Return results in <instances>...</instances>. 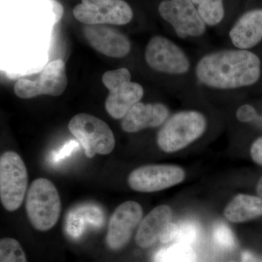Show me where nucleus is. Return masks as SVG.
I'll return each instance as SVG.
<instances>
[{
    "label": "nucleus",
    "instance_id": "a211bd4d",
    "mask_svg": "<svg viewBox=\"0 0 262 262\" xmlns=\"http://www.w3.org/2000/svg\"><path fill=\"white\" fill-rule=\"evenodd\" d=\"M224 214L232 223H244L262 216V200L259 196L239 194L226 206Z\"/></svg>",
    "mask_w": 262,
    "mask_h": 262
},
{
    "label": "nucleus",
    "instance_id": "0eeeda50",
    "mask_svg": "<svg viewBox=\"0 0 262 262\" xmlns=\"http://www.w3.org/2000/svg\"><path fill=\"white\" fill-rule=\"evenodd\" d=\"M144 58L150 68L160 73L182 75L190 69V61L185 52L163 36H155L149 39Z\"/></svg>",
    "mask_w": 262,
    "mask_h": 262
},
{
    "label": "nucleus",
    "instance_id": "2eb2a0df",
    "mask_svg": "<svg viewBox=\"0 0 262 262\" xmlns=\"http://www.w3.org/2000/svg\"><path fill=\"white\" fill-rule=\"evenodd\" d=\"M170 115L166 105L161 103L139 102L129 110L122 119V128L125 132L136 133L160 126L165 123Z\"/></svg>",
    "mask_w": 262,
    "mask_h": 262
},
{
    "label": "nucleus",
    "instance_id": "b1692460",
    "mask_svg": "<svg viewBox=\"0 0 262 262\" xmlns=\"http://www.w3.org/2000/svg\"><path fill=\"white\" fill-rule=\"evenodd\" d=\"M236 117L239 122L252 123L262 130V115H258L252 105H241L236 112Z\"/></svg>",
    "mask_w": 262,
    "mask_h": 262
},
{
    "label": "nucleus",
    "instance_id": "c85d7f7f",
    "mask_svg": "<svg viewBox=\"0 0 262 262\" xmlns=\"http://www.w3.org/2000/svg\"><path fill=\"white\" fill-rule=\"evenodd\" d=\"M242 262H262V259L250 251H246L242 253Z\"/></svg>",
    "mask_w": 262,
    "mask_h": 262
},
{
    "label": "nucleus",
    "instance_id": "ddd939ff",
    "mask_svg": "<svg viewBox=\"0 0 262 262\" xmlns=\"http://www.w3.org/2000/svg\"><path fill=\"white\" fill-rule=\"evenodd\" d=\"M83 32L91 47L105 56L123 58L130 53V40L117 29L104 25H86Z\"/></svg>",
    "mask_w": 262,
    "mask_h": 262
},
{
    "label": "nucleus",
    "instance_id": "39448f33",
    "mask_svg": "<svg viewBox=\"0 0 262 262\" xmlns=\"http://www.w3.org/2000/svg\"><path fill=\"white\" fill-rule=\"evenodd\" d=\"M68 128L89 158L96 155L110 154L115 148L113 130L106 122L94 115L84 113L75 115L69 122Z\"/></svg>",
    "mask_w": 262,
    "mask_h": 262
},
{
    "label": "nucleus",
    "instance_id": "dca6fc26",
    "mask_svg": "<svg viewBox=\"0 0 262 262\" xmlns=\"http://www.w3.org/2000/svg\"><path fill=\"white\" fill-rule=\"evenodd\" d=\"M235 48L249 50L262 41V9L246 12L236 21L229 33Z\"/></svg>",
    "mask_w": 262,
    "mask_h": 262
},
{
    "label": "nucleus",
    "instance_id": "423d86ee",
    "mask_svg": "<svg viewBox=\"0 0 262 262\" xmlns=\"http://www.w3.org/2000/svg\"><path fill=\"white\" fill-rule=\"evenodd\" d=\"M28 184L25 163L16 152L8 151L0 158V199L8 211L21 206Z\"/></svg>",
    "mask_w": 262,
    "mask_h": 262
},
{
    "label": "nucleus",
    "instance_id": "9d476101",
    "mask_svg": "<svg viewBox=\"0 0 262 262\" xmlns=\"http://www.w3.org/2000/svg\"><path fill=\"white\" fill-rule=\"evenodd\" d=\"M64 61L57 59L48 63L37 80L20 79L15 82L14 92L20 98H31L41 95L61 96L67 87Z\"/></svg>",
    "mask_w": 262,
    "mask_h": 262
},
{
    "label": "nucleus",
    "instance_id": "f03ea898",
    "mask_svg": "<svg viewBox=\"0 0 262 262\" xmlns=\"http://www.w3.org/2000/svg\"><path fill=\"white\" fill-rule=\"evenodd\" d=\"M206 128L207 119L203 113L184 110L168 117L158 133L157 142L165 152H176L201 138Z\"/></svg>",
    "mask_w": 262,
    "mask_h": 262
},
{
    "label": "nucleus",
    "instance_id": "f3484780",
    "mask_svg": "<svg viewBox=\"0 0 262 262\" xmlns=\"http://www.w3.org/2000/svg\"><path fill=\"white\" fill-rule=\"evenodd\" d=\"M172 215L171 208L167 205H160L148 213L141 221L136 232L138 246L146 248L155 244L171 222Z\"/></svg>",
    "mask_w": 262,
    "mask_h": 262
},
{
    "label": "nucleus",
    "instance_id": "6ab92c4d",
    "mask_svg": "<svg viewBox=\"0 0 262 262\" xmlns=\"http://www.w3.org/2000/svg\"><path fill=\"white\" fill-rule=\"evenodd\" d=\"M154 262H198V256L192 246L176 243L155 253Z\"/></svg>",
    "mask_w": 262,
    "mask_h": 262
},
{
    "label": "nucleus",
    "instance_id": "7ed1b4c3",
    "mask_svg": "<svg viewBox=\"0 0 262 262\" xmlns=\"http://www.w3.org/2000/svg\"><path fill=\"white\" fill-rule=\"evenodd\" d=\"M26 209L31 224L37 230L53 228L61 214V203L56 186L47 179H36L27 192Z\"/></svg>",
    "mask_w": 262,
    "mask_h": 262
},
{
    "label": "nucleus",
    "instance_id": "f257e3e1",
    "mask_svg": "<svg viewBox=\"0 0 262 262\" xmlns=\"http://www.w3.org/2000/svg\"><path fill=\"white\" fill-rule=\"evenodd\" d=\"M261 61L248 51L225 49L211 52L196 63V79L210 89L229 91L256 84L261 77Z\"/></svg>",
    "mask_w": 262,
    "mask_h": 262
},
{
    "label": "nucleus",
    "instance_id": "9b49d317",
    "mask_svg": "<svg viewBox=\"0 0 262 262\" xmlns=\"http://www.w3.org/2000/svg\"><path fill=\"white\" fill-rule=\"evenodd\" d=\"M185 179V171L172 165H149L136 168L129 175L131 189L140 192H155L180 184Z\"/></svg>",
    "mask_w": 262,
    "mask_h": 262
},
{
    "label": "nucleus",
    "instance_id": "f8f14e48",
    "mask_svg": "<svg viewBox=\"0 0 262 262\" xmlns=\"http://www.w3.org/2000/svg\"><path fill=\"white\" fill-rule=\"evenodd\" d=\"M143 209L139 203L127 201L115 210L108 224L106 243L113 250L121 249L130 239L134 229L140 225Z\"/></svg>",
    "mask_w": 262,
    "mask_h": 262
},
{
    "label": "nucleus",
    "instance_id": "c756f323",
    "mask_svg": "<svg viewBox=\"0 0 262 262\" xmlns=\"http://www.w3.org/2000/svg\"><path fill=\"white\" fill-rule=\"evenodd\" d=\"M256 191H257L258 196L262 200V177L260 178L259 181H258Z\"/></svg>",
    "mask_w": 262,
    "mask_h": 262
},
{
    "label": "nucleus",
    "instance_id": "6e6552de",
    "mask_svg": "<svg viewBox=\"0 0 262 262\" xmlns=\"http://www.w3.org/2000/svg\"><path fill=\"white\" fill-rule=\"evenodd\" d=\"M74 16L85 25H125L133 18L130 5L123 0H82Z\"/></svg>",
    "mask_w": 262,
    "mask_h": 262
},
{
    "label": "nucleus",
    "instance_id": "20e7f679",
    "mask_svg": "<svg viewBox=\"0 0 262 262\" xmlns=\"http://www.w3.org/2000/svg\"><path fill=\"white\" fill-rule=\"evenodd\" d=\"M102 82L110 91L105 105L106 112L113 118L123 119L144 97V89L140 84L131 81L130 72L126 68L105 72Z\"/></svg>",
    "mask_w": 262,
    "mask_h": 262
},
{
    "label": "nucleus",
    "instance_id": "1a4fd4ad",
    "mask_svg": "<svg viewBox=\"0 0 262 262\" xmlns=\"http://www.w3.org/2000/svg\"><path fill=\"white\" fill-rule=\"evenodd\" d=\"M158 12L181 39L201 37L206 33L207 25L190 0H163Z\"/></svg>",
    "mask_w": 262,
    "mask_h": 262
},
{
    "label": "nucleus",
    "instance_id": "4be33fe9",
    "mask_svg": "<svg viewBox=\"0 0 262 262\" xmlns=\"http://www.w3.org/2000/svg\"><path fill=\"white\" fill-rule=\"evenodd\" d=\"M201 236V227L195 222L186 221L178 225V233L176 241L179 244L192 246L199 241Z\"/></svg>",
    "mask_w": 262,
    "mask_h": 262
},
{
    "label": "nucleus",
    "instance_id": "aec40b11",
    "mask_svg": "<svg viewBox=\"0 0 262 262\" xmlns=\"http://www.w3.org/2000/svg\"><path fill=\"white\" fill-rule=\"evenodd\" d=\"M207 26L214 27L224 19L225 14L223 0H190Z\"/></svg>",
    "mask_w": 262,
    "mask_h": 262
},
{
    "label": "nucleus",
    "instance_id": "bb28decb",
    "mask_svg": "<svg viewBox=\"0 0 262 262\" xmlns=\"http://www.w3.org/2000/svg\"><path fill=\"white\" fill-rule=\"evenodd\" d=\"M250 153L253 161L262 165V136L253 141Z\"/></svg>",
    "mask_w": 262,
    "mask_h": 262
},
{
    "label": "nucleus",
    "instance_id": "412c9836",
    "mask_svg": "<svg viewBox=\"0 0 262 262\" xmlns=\"http://www.w3.org/2000/svg\"><path fill=\"white\" fill-rule=\"evenodd\" d=\"M0 262H27L25 252L18 241L10 237L1 239Z\"/></svg>",
    "mask_w": 262,
    "mask_h": 262
},
{
    "label": "nucleus",
    "instance_id": "393cba45",
    "mask_svg": "<svg viewBox=\"0 0 262 262\" xmlns=\"http://www.w3.org/2000/svg\"><path fill=\"white\" fill-rule=\"evenodd\" d=\"M79 144L75 141H70L65 144L61 149L57 151L51 157L52 161L54 163H58L61 160L65 159L67 157L70 156L75 149L78 148Z\"/></svg>",
    "mask_w": 262,
    "mask_h": 262
},
{
    "label": "nucleus",
    "instance_id": "5701e85b",
    "mask_svg": "<svg viewBox=\"0 0 262 262\" xmlns=\"http://www.w3.org/2000/svg\"><path fill=\"white\" fill-rule=\"evenodd\" d=\"M213 241L215 246L223 251H231L235 247V239L232 230L222 222L213 227Z\"/></svg>",
    "mask_w": 262,
    "mask_h": 262
},
{
    "label": "nucleus",
    "instance_id": "4468645a",
    "mask_svg": "<svg viewBox=\"0 0 262 262\" xmlns=\"http://www.w3.org/2000/svg\"><path fill=\"white\" fill-rule=\"evenodd\" d=\"M104 219V212L97 203L84 202L75 205L66 215V233L70 238L78 239L88 229L101 228Z\"/></svg>",
    "mask_w": 262,
    "mask_h": 262
},
{
    "label": "nucleus",
    "instance_id": "cd10ccee",
    "mask_svg": "<svg viewBox=\"0 0 262 262\" xmlns=\"http://www.w3.org/2000/svg\"><path fill=\"white\" fill-rule=\"evenodd\" d=\"M49 2L51 3L52 10L54 13L55 24L58 23L60 19L62 18V15H63V7L56 0H49Z\"/></svg>",
    "mask_w": 262,
    "mask_h": 262
},
{
    "label": "nucleus",
    "instance_id": "a878e982",
    "mask_svg": "<svg viewBox=\"0 0 262 262\" xmlns=\"http://www.w3.org/2000/svg\"><path fill=\"white\" fill-rule=\"evenodd\" d=\"M177 233H178V225L170 222L164 229L163 233L160 235L159 241L163 244H168L171 241H176Z\"/></svg>",
    "mask_w": 262,
    "mask_h": 262
}]
</instances>
